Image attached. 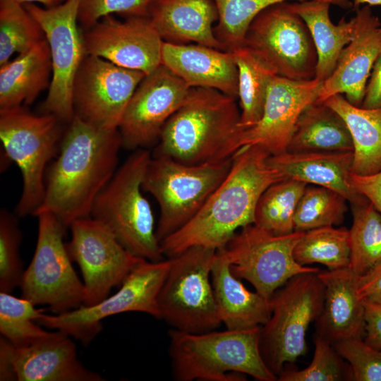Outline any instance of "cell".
I'll use <instances>...</instances> for the list:
<instances>
[{
    "mask_svg": "<svg viewBox=\"0 0 381 381\" xmlns=\"http://www.w3.org/2000/svg\"><path fill=\"white\" fill-rule=\"evenodd\" d=\"M87 54L148 75L162 64L164 41L148 16H107L83 32Z\"/></svg>",
    "mask_w": 381,
    "mask_h": 381,
    "instance_id": "cell-19",
    "label": "cell"
},
{
    "mask_svg": "<svg viewBox=\"0 0 381 381\" xmlns=\"http://www.w3.org/2000/svg\"><path fill=\"white\" fill-rule=\"evenodd\" d=\"M324 103L343 119L353 143L352 172L368 175L381 169V108L366 109L351 104L342 95Z\"/></svg>",
    "mask_w": 381,
    "mask_h": 381,
    "instance_id": "cell-29",
    "label": "cell"
},
{
    "mask_svg": "<svg viewBox=\"0 0 381 381\" xmlns=\"http://www.w3.org/2000/svg\"><path fill=\"white\" fill-rule=\"evenodd\" d=\"M64 124L49 114H35L23 106L0 109V138L5 157L20 170L23 188L18 217L33 215L45 192L49 163L57 155Z\"/></svg>",
    "mask_w": 381,
    "mask_h": 381,
    "instance_id": "cell-6",
    "label": "cell"
},
{
    "mask_svg": "<svg viewBox=\"0 0 381 381\" xmlns=\"http://www.w3.org/2000/svg\"><path fill=\"white\" fill-rule=\"evenodd\" d=\"M190 87L164 64L146 75L133 92L119 126L123 147L155 146L168 119L186 100Z\"/></svg>",
    "mask_w": 381,
    "mask_h": 381,
    "instance_id": "cell-17",
    "label": "cell"
},
{
    "mask_svg": "<svg viewBox=\"0 0 381 381\" xmlns=\"http://www.w3.org/2000/svg\"><path fill=\"white\" fill-rule=\"evenodd\" d=\"M119 129L95 127L74 115L45 174L43 201L33 216L52 214L66 230L90 216L92 205L118 169Z\"/></svg>",
    "mask_w": 381,
    "mask_h": 381,
    "instance_id": "cell-1",
    "label": "cell"
},
{
    "mask_svg": "<svg viewBox=\"0 0 381 381\" xmlns=\"http://www.w3.org/2000/svg\"><path fill=\"white\" fill-rule=\"evenodd\" d=\"M218 12L215 37L223 49L231 52L243 45L247 30L254 18L265 8L284 1L304 0H214ZM342 8L353 6L350 0H320Z\"/></svg>",
    "mask_w": 381,
    "mask_h": 381,
    "instance_id": "cell-33",
    "label": "cell"
},
{
    "mask_svg": "<svg viewBox=\"0 0 381 381\" xmlns=\"http://www.w3.org/2000/svg\"><path fill=\"white\" fill-rule=\"evenodd\" d=\"M58 331V330H57ZM1 381H103L79 360L76 346L60 331L53 337L26 346L0 338Z\"/></svg>",
    "mask_w": 381,
    "mask_h": 381,
    "instance_id": "cell-18",
    "label": "cell"
},
{
    "mask_svg": "<svg viewBox=\"0 0 381 381\" xmlns=\"http://www.w3.org/2000/svg\"><path fill=\"white\" fill-rule=\"evenodd\" d=\"M356 11L352 39L342 50L331 75L322 82L318 102L340 94L351 104L361 106L373 67L381 53V22L368 5Z\"/></svg>",
    "mask_w": 381,
    "mask_h": 381,
    "instance_id": "cell-21",
    "label": "cell"
},
{
    "mask_svg": "<svg viewBox=\"0 0 381 381\" xmlns=\"http://www.w3.org/2000/svg\"><path fill=\"white\" fill-rule=\"evenodd\" d=\"M148 17L165 42H195L224 50L214 32L218 20L214 0H158Z\"/></svg>",
    "mask_w": 381,
    "mask_h": 381,
    "instance_id": "cell-25",
    "label": "cell"
},
{
    "mask_svg": "<svg viewBox=\"0 0 381 381\" xmlns=\"http://www.w3.org/2000/svg\"><path fill=\"white\" fill-rule=\"evenodd\" d=\"M211 279L218 315L228 329L239 330L260 327L272 313L270 299L248 290L231 272L230 262L217 250Z\"/></svg>",
    "mask_w": 381,
    "mask_h": 381,
    "instance_id": "cell-26",
    "label": "cell"
},
{
    "mask_svg": "<svg viewBox=\"0 0 381 381\" xmlns=\"http://www.w3.org/2000/svg\"><path fill=\"white\" fill-rule=\"evenodd\" d=\"M346 201L335 190L307 185L296 211L294 230L306 231L341 224L347 212Z\"/></svg>",
    "mask_w": 381,
    "mask_h": 381,
    "instance_id": "cell-38",
    "label": "cell"
},
{
    "mask_svg": "<svg viewBox=\"0 0 381 381\" xmlns=\"http://www.w3.org/2000/svg\"><path fill=\"white\" fill-rule=\"evenodd\" d=\"M232 157L189 164L169 157H151L142 183L159 207L156 235L159 243L188 223L228 174Z\"/></svg>",
    "mask_w": 381,
    "mask_h": 381,
    "instance_id": "cell-7",
    "label": "cell"
},
{
    "mask_svg": "<svg viewBox=\"0 0 381 381\" xmlns=\"http://www.w3.org/2000/svg\"><path fill=\"white\" fill-rule=\"evenodd\" d=\"M325 296L315 333L332 344L365 335V306L357 294L358 277L349 267L320 270Z\"/></svg>",
    "mask_w": 381,
    "mask_h": 381,
    "instance_id": "cell-22",
    "label": "cell"
},
{
    "mask_svg": "<svg viewBox=\"0 0 381 381\" xmlns=\"http://www.w3.org/2000/svg\"><path fill=\"white\" fill-rule=\"evenodd\" d=\"M351 207L349 267L360 276L381 261V214L368 200Z\"/></svg>",
    "mask_w": 381,
    "mask_h": 381,
    "instance_id": "cell-34",
    "label": "cell"
},
{
    "mask_svg": "<svg viewBox=\"0 0 381 381\" xmlns=\"http://www.w3.org/2000/svg\"><path fill=\"white\" fill-rule=\"evenodd\" d=\"M236 99L215 89L191 87L164 124L152 156L189 164L231 157L234 139L241 128Z\"/></svg>",
    "mask_w": 381,
    "mask_h": 381,
    "instance_id": "cell-3",
    "label": "cell"
},
{
    "mask_svg": "<svg viewBox=\"0 0 381 381\" xmlns=\"http://www.w3.org/2000/svg\"><path fill=\"white\" fill-rule=\"evenodd\" d=\"M270 155L258 144L239 148L232 155L228 174L198 212L160 242L164 256L171 258L195 246L217 250L241 229L254 224L262 193L284 179L270 163Z\"/></svg>",
    "mask_w": 381,
    "mask_h": 381,
    "instance_id": "cell-2",
    "label": "cell"
},
{
    "mask_svg": "<svg viewBox=\"0 0 381 381\" xmlns=\"http://www.w3.org/2000/svg\"><path fill=\"white\" fill-rule=\"evenodd\" d=\"M365 306V341L381 349V304L363 301Z\"/></svg>",
    "mask_w": 381,
    "mask_h": 381,
    "instance_id": "cell-45",
    "label": "cell"
},
{
    "mask_svg": "<svg viewBox=\"0 0 381 381\" xmlns=\"http://www.w3.org/2000/svg\"><path fill=\"white\" fill-rule=\"evenodd\" d=\"M325 286L318 273H301L289 279L270 298L272 313L260 326V349L277 377L287 363L307 351L306 332L322 310Z\"/></svg>",
    "mask_w": 381,
    "mask_h": 381,
    "instance_id": "cell-8",
    "label": "cell"
},
{
    "mask_svg": "<svg viewBox=\"0 0 381 381\" xmlns=\"http://www.w3.org/2000/svg\"><path fill=\"white\" fill-rule=\"evenodd\" d=\"M243 45L267 61L277 75L293 80L315 78L316 49L291 1L274 4L260 13L250 25Z\"/></svg>",
    "mask_w": 381,
    "mask_h": 381,
    "instance_id": "cell-14",
    "label": "cell"
},
{
    "mask_svg": "<svg viewBox=\"0 0 381 381\" xmlns=\"http://www.w3.org/2000/svg\"><path fill=\"white\" fill-rule=\"evenodd\" d=\"M270 163L284 179H294L332 189L354 205L367 200L353 187V151L347 152H284L271 155Z\"/></svg>",
    "mask_w": 381,
    "mask_h": 381,
    "instance_id": "cell-24",
    "label": "cell"
},
{
    "mask_svg": "<svg viewBox=\"0 0 381 381\" xmlns=\"http://www.w3.org/2000/svg\"><path fill=\"white\" fill-rule=\"evenodd\" d=\"M296 261L301 265L322 264L327 270L349 267L350 244L346 228L324 226L304 232L294 250Z\"/></svg>",
    "mask_w": 381,
    "mask_h": 381,
    "instance_id": "cell-35",
    "label": "cell"
},
{
    "mask_svg": "<svg viewBox=\"0 0 381 381\" xmlns=\"http://www.w3.org/2000/svg\"><path fill=\"white\" fill-rule=\"evenodd\" d=\"M322 83L316 78L293 80L276 75L260 119L252 126L240 128L234 139V154L243 146L256 144L272 155L286 152L299 115L316 101Z\"/></svg>",
    "mask_w": 381,
    "mask_h": 381,
    "instance_id": "cell-20",
    "label": "cell"
},
{
    "mask_svg": "<svg viewBox=\"0 0 381 381\" xmlns=\"http://www.w3.org/2000/svg\"><path fill=\"white\" fill-rule=\"evenodd\" d=\"M338 353L349 364L355 381H381V349L363 337H352L333 344Z\"/></svg>",
    "mask_w": 381,
    "mask_h": 381,
    "instance_id": "cell-41",
    "label": "cell"
},
{
    "mask_svg": "<svg viewBox=\"0 0 381 381\" xmlns=\"http://www.w3.org/2000/svg\"><path fill=\"white\" fill-rule=\"evenodd\" d=\"M69 229L71 236L66 246L83 275L84 306H93L106 298L145 260L131 253L106 226L90 216L74 221Z\"/></svg>",
    "mask_w": 381,
    "mask_h": 381,
    "instance_id": "cell-15",
    "label": "cell"
},
{
    "mask_svg": "<svg viewBox=\"0 0 381 381\" xmlns=\"http://www.w3.org/2000/svg\"><path fill=\"white\" fill-rule=\"evenodd\" d=\"M13 1L22 5H24L25 4H34L37 2L42 4L45 8H52L64 3L66 0H0V1Z\"/></svg>",
    "mask_w": 381,
    "mask_h": 381,
    "instance_id": "cell-47",
    "label": "cell"
},
{
    "mask_svg": "<svg viewBox=\"0 0 381 381\" xmlns=\"http://www.w3.org/2000/svg\"><path fill=\"white\" fill-rule=\"evenodd\" d=\"M364 4H366L369 6H381V0H353V6L354 9H357Z\"/></svg>",
    "mask_w": 381,
    "mask_h": 381,
    "instance_id": "cell-48",
    "label": "cell"
},
{
    "mask_svg": "<svg viewBox=\"0 0 381 381\" xmlns=\"http://www.w3.org/2000/svg\"><path fill=\"white\" fill-rule=\"evenodd\" d=\"M158 0H82L78 21L87 30L102 18L113 13L131 16H149Z\"/></svg>",
    "mask_w": 381,
    "mask_h": 381,
    "instance_id": "cell-42",
    "label": "cell"
},
{
    "mask_svg": "<svg viewBox=\"0 0 381 381\" xmlns=\"http://www.w3.org/2000/svg\"><path fill=\"white\" fill-rule=\"evenodd\" d=\"M305 231L275 235L255 224L238 231L222 250L232 273L248 281L255 291L270 299L289 279L301 273H318V267L304 266L294 257V250Z\"/></svg>",
    "mask_w": 381,
    "mask_h": 381,
    "instance_id": "cell-12",
    "label": "cell"
},
{
    "mask_svg": "<svg viewBox=\"0 0 381 381\" xmlns=\"http://www.w3.org/2000/svg\"><path fill=\"white\" fill-rule=\"evenodd\" d=\"M18 215L6 209L0 212V291L11 293L20 287L24 274L20 246L22 232Z\"/></svg>",
    "mask_w": 381,
    "mask_h": 381,
    "instance_id": "cell-40",
    "label": "cell"
},
{
    "mask_svg": "<svg viewBox=\"0 0 381 381\" xmlns=\"http://www.w3.org/2000/svg\"><path fill=\"white\" fill-rule=\"evenodd\" d=\"M146 75L87 54L73 84L75 115L99 128H119L125 109Z\"/></svg>",
    "mask_w": 381,
    "mask_h": 381,
    "instance_id": "cell-16",
    "label": "cell"
},
{
    "mask_svg": "<svg viewBox=\"0 0 381 381\" xmlns=\"http://www.w3.org/2000/svg\"><path fill=\"white\" fill-rule=\"evenodd\" d=\"M357 294L362 301L381 304V261L358 276Z\"/></svg>",
    "mask_w": 381,
    "mask_h": 381,
    "instance_id": "cell-44",
    "label": "cell"
},
{
    "mask_svg": "<svg viewBox=\"0 0 381 381\" xmlns=\"http://www.w3.org/2000/svg\"><path fill=\"white\" fill-rule=\"evenodd\" d=\"M294 11L304 20L312 36L318 55L315 78L324 82L334 71L344 48L352 39L355 18H342L337 24L330 19L327 1H291Z\"/></svg>",
    "mask_w": 381,
    "mask_h": 381,
    "instance_id": "cell-28",
    "label": "cell"
},
{
    "mask_svg": "<svg viewBox=\"0 0 381 381\" xmlns=\"http://www.w3.org/2000/svg\"><path fill=\"white\" fill-rule=\"evenodd\" d=\"M23 297L0 291V333L16 346H26L54 337L57 330L47 331L37 320L44 310Z\"/></svg>",
    "mask_w": 381,
    "mask_h": 381,
    "instance_id": "cell-36",
    "label": "cell"
},
{
    "mask_svg": "<svg viewBox=\"0 0 381 381\" xmlns=\"http://www.w3.org/2000/svg\"><path fill=\"white\" fill-rule=\"evenodd\" d=\"M231 52L238 68L240 126L244 128L260 119L269 87L277 75L267 61L245 45Z\"/></svg>",
    "mask_w": 381,
    "mask_h": 381,
    "instance_id": "cell-31",
    "label": "cell"
},
{
    "mask_svg": "<svg viewBox=\"0 0 381 381\" xmlns=\"http://www.w3.org/2000/svg\"><path fill=\"white\" fill-rule=\"evenodd\" d=\"M82 0H66L52 8L25 4V8L42 27L49 44L52 78L41 114H49L68 124L74 117L73 84L86 56L83 35L78 25Z\"/></svg>",
    "mask_w": 381,
    "mask_h": 381,
    "instance_id": "cell-13",
    "label": "cell"
},
{
    "mask_svg": "<svg viewBox=\"0 0 381 381\" xmlns=\"http://www.w3.org/2000/svg\"><path fill=\"white\" fill-rule=\"evenodd\" d=\"M44 39L42 27L24 5L0 1V66Z\"/></svg>",
    "mask_w": 381,
    "mask_h": 381,
    "instance_id": "cell-37",
    "label": "cell"
},
{
    "mask_svg": "<svg viewBox=\"0 0 381 381\" xmlns=\"http://www.w3.org/2000/svg\"><path fill=\"white\" fill-rule=\"evenodd\" d=\"M170 258L139 263L119 289L93 306H84L53 315L42 313L37 322L60 331L87 345L102 329V320L109 316L141 312L159 319L157 299L170 266Z\"/></svg>",
    "mask_w": 381,
    "mask_h": 381,
    "instance_id": "cell-10",
    "label": "cell"
},
{
    "mask_svg": "<svg viewBox=\"0 0 381 381\" xmlns=\"http://www.w3.org/2000/svg\"><path fill=\"white\" fill-rule=\"evenodd\" d=\"M151 157L147 149L133 150L96 198L90 217L106 226L131 253L157 262L164 256L152 210L142 188Z\"/></svg>",
    "mask_w": 381,
    "mask_h": 381,
    "instance_id": "cell-5",
    "label": "cell"
},
{
    "mask_svg": "<svg viewBox=\"0 0 381 381\" xmlns=\"http://www.w3.org/2000/svg\"><path fill=\"white\" fill-rule=\"evenodd\" d=\"M350 180L354 189L381 214V169L368 175L351 172Z\"/></svg>",
    "mask_w": 381,
    "mask_h": 381,
    "instance_id": "cell-43",
    "label": "cell"
},
{
    "mask_svg": "<svg viewBox=\"0 0 381 381\" xmlns=\"http://www.w3.org/2000/svg\"><path fill=\"white\" fill-rule=\"evenodd\" d=\"M287 152L353 151L350 133L343 119L324 102L310 103L295 125Z\"/></svg>",
    "mask_w": 381,
    "mask_h": 381,
    "instance_id": "cell-30",
    "label": "cell"
},
{
    "mask_svg": "<svg viewBox=\"0 0 381 381\" xmlns=\"http://www.w3.org/2000/svg\"><path fill=\"white\" fill-rule=\"evenodd\" d=\"M307 185L289 179L272 184L259 198L254 224L275 235L294 232L296 211Z\"/></svg>",
    "mask_w": 381,
    "mask_h": 381,
    "instance_id": "cell-32",
    "label": "cell"
},
{
    "mask_svg": "<svg viewBox=\"0 0 381 381\" xmlns=\"http://www.w3.org/2000/svg\"><path fill=\"white\" fill-rule=\"evenodd\" d=\"M311 363L302 370H286L277 376L279 381L353 380L349 364L338 353L334 345L316 334Z\"/></svg>",
    "mask_w": 381,
    "mask_h": 381,
    "instance_id": "cell-39",
    "label": "cell"
},
{
    "mask_svg": "<svg viewBox=\"0 0 381 381\" xmlns=\"http://www.w3.org/2000/svg\"><path fill=\"white\" fill-rule=\"evenodd\" d=\"M217 250L191 247L170 258L159 293V319L188 333L214 330L219 319L211 279Z\"/></svg>",
    "mask_w": 381,
    "mask_h": 381,
    "instance_id": "cell-9",
    "label": "cell"
},
{
    "mask_svg": "<svg viewBox=\"0 0 381 381\" xmlns=\"http://www.w3.org/2000/svg\"><path fill=\"white\" fill-rule=\"evenodd\" d=\"M162 64L190 87L212 88L238 98V68L231 52L164 42Z\"/></svg>",
    "mask_w": 381,
    "mask_h": 381,
    "instance_id": "cell-23",
    "label": "cell"
},
{
    "mask_svg": "<svg viewBox=\"0 0 381 381\" xmlns=\"http://www.w3.org/2000/svg\"><path fill=\"white\" fill-rule=\"evenodd\" d=\"M361 107L366 109L381 108V53L373 67Z\"/></svg>",
    "mask_w": 381,
    "mask_h": 381,
    "instance_id": "cell-46",
    "label": "cell"
},
{
    "mask_svg": "<svg viewBox=\"0 0 381 381\" xmlns=\"http://www.w3.org/2000/svg\"><path fill=\"white\" fill-rule=\"evenodd\" d=\"M36 217L37 243L20 286L22 297L35 306H49L54 314L64 313L83 304V282L72 265L64 241L67 230L49 212Z\"/></svg>",
    "mask_w": 381,
    "mask_h": 381,
    "instance_id": "cell-11",
    "label": "cell"
},
{
    "mask_svg": "<svg viewBox=\"0 0 381 381\" xmlns=\"http://www.w3.org/2000/svg\"><path fill=\"white\" fill-rule=\"evenodd\" d=\"M169 336L171 373L177 381H241L246 375L277 380L261 355L260 327L196 334L171 329Z\"/></svg>",
    "mask_w": 381,
    "mask_h": 381,
    "instance_id": "cell-4",
    "label": "cell"
},
{
    "mask_svg": "<svg viewBox=\"0 0 381 381\" xmlns=\"http://www.w3.org/2000/svg\"><path fill=\"white\" fill-rule=\"evenodd\" d=\"M52 64L47 40L0 66V109L32 104L49 89Z\"/></svg>",
    "mask_w": 381,
    "mask_h": 381,
    "instance_id": "cell-27",
    "label": "cell"
}]
</instances>
